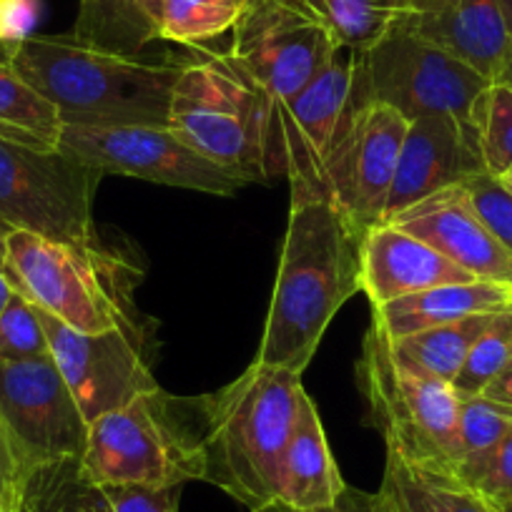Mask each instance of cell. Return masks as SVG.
Returning <instances> with one entry per match:
<instances>
[{"label": "cell", "mask_w": 512, "mask_h": 512, "mask_svg": "<svg viewBox=\"0 0 512 512\" xmlns=\"http://www.w3.org/2000/svg\"><path fill=\"white\" fill-rule=\"evenodd\" d=\"M510 430L512 407L492 402L482 395L460 397V422H457V447L452 467L492 450Z\"/></svg>", "instance_id": "cell-30"}, {"label": "cell", "mask_w": 512, "mask_h": 512, "mask_svg": "<svg viewBox=\"0 0 512 512\" xmlns=\"http://www.w3.org/2000/svg\"><path fill=\"white\" fill-rule=\"evenodd\" d=\"M347 482L339 475V467L329 450L319 410L312 397L304 392L299 407L297 427L292 432L279 472L277 505L292 510H324L334 507Z\"/></svg>", "instance_id": "cell-21"}, {"label": "cell", "mask_w": 512, "mask_h": 512, "mask_svg": "<svg viewBox=\"0 0 512 512\" xmlns=\"http://www.w3.org/2000/svg\"><path fill=\"white\" fill-rule=\"evenodd\" d=\"M462 189L482 224L512 254V186L502 176L480 171L462 181Z\"/></svg>", "instance_id": "cell-33"}, {"label": "cell", "mask_w": 512, "mask_h": 512, "mask_svg": "<svg viewBox=\"0 0 512 512\" xmlns=\"http://www.w3.org/2000/svg\"><path fill=\"white\" fill-rule=\"evenodd\" d=\"M512 362V309L492 317L485 332L477 337L467 354L465 364L452 379V387L460 397H477L487 390V384L500 377Z\"/></svg>", "instance_id": "cell-29"}, {"label": "cell", "mask_w": 512, "mask_h": 512, "mask_svg": "<svg viewBox=\"0 0 512 512\" xmlns=\"http://www.w3.org/2000/svg\"><path fill=\"white\" fill-rule=\"evenodd\" d=\"M63 121L11 63H0V141L38 151H56Z\"/></svg>", "instance_id": "cell-24"}, {"label": "cell", "mask_w": 512, "mask_h": 512, "mask_svg": "<svg viewBox=\"0 0 512 512\" xmlns=\"http://www.w3.org/2000/svg\"><path fill=\"white\" fill-rule=\"evenodd\" d=\"M507 309H512L510 284L475 279V282L440 284L425 292L392 299L382 307H372V324H377L387 339H400L442 324L480 317V314H500Z\"/></svg>", "instance_id": "cell-20"}, {"label": "cell", "mask_w": 512, "mask_h": 512, "mask_svg": "<svg viewBox=\"0 0 512 512\" xmlns=\"http://www.w3.org/2000/svg\"><path fill=\"white\" fill-rule=\"evenodd\" d=\"M362 236L334 201L292 199L256 364L294 374L309 367L332 319L359 292Z\"/></svg>", "instance_id": "cell-1"}, {"label": "cell", "mask_w": 512, "mask_h": 512, "mask_svg": "<svg viewBox=\"0 0 512 512\" xmlns=\"http://www.w3.org/2000/svg\"><path fill=\"white\" fill-rule=\"evenodd\" d=\"M11 66L56 106L63 123L169 128L184 63H146L81 46L71 36L28 33Z\"/></svg>", "instance_id": "cell-3"}, {"label": "cell", "mask_w": 512, "mask_h": 512, "mask_svg": "<svg viewBox=\"0 0 512 512\" xmlns=\"http://www.w3.org/2000/svg\"><path fill=\"white\" fill-rule=\"evenodd\" d=\"M231 33L226 58L267 98L269 111L304 91L339 51L327 28L287 0H256Z\"/></svg>", "instance_id": "cell-11"}, {"label": "cell", "mask_w": 512, "mask_h": 512, "mask_svg": "<svg viewBox=\"0 0 512 512\" xmlns=\"http://www.w3.org/2000/svg\"><path fill=\"white\" fill-rule=\"evenodd\" d=\"M13 289L43 312L86 334L136 327L131 289L139 272L93 244H66L31 231H8Z\"/></svg>", "instance_id": "cell-4"}, {"label": "cell", "mask_w": 512, "mask_h": 512, "mask_svg": "<svg viewBox=\"0 0 512 512\" xmlns=\"http://www.w3.org/2000/svg\"><path fill=\"white\" fill-rule=\"evenodd\" d=\"M151 0H78L71 38L113 56L136 58L156 41Z\"/></svg>", "instance_id": "cell-23"}, {"label": "cell", "mask_w": 512, "mask_h": 512, "mask_svg": "<svg viewBox=\"0 0 512 512\" xmlns=\"http://www.w3.org/2000/svg\"><path fill=\"white\" fill-rule=\"evenodd\" d=\"M239 3H241V6H251V3H256V0H239Z\"/></svg>", "instance_id": "cell-44"}, {"label": "cell", "mask_w": 512, "mask_h": 512, "mask_svg": "<svg viewBox=\"0 0 512 512\" xmlns=\"http://www.w3.org/2000/svg\"><path fill=\"white\" fill-rule=\"evenodd\" d=\"M377 492L390 512H502L447 472L422 470L392 455Z\"/></svg>", "instance_id": "cell-22"}, {"label": "cell", "mask_w": 512, "mask_h": 512, "mask_svg": "<svg viewBox=\"0 0 512 512\" xmlns=\"http://www.w3.org/2000/svg\"><path fill=\"white\" fill-rule=\"evenodd\" d=\"M492 317L495 314H480V317H467L460 322L390 339L392 357L412 372L452 382L465 364L472 344L485 332Z\"/></svg>", "instance_id": "cell-25"}, {"label": "cell", "mask_w": 512, "mask_h": 512, "mask_svg": "<svg viewBox=\"0 0 512 512\" xmlns=\"http://www.w3.org/2000/svg\"><path fill=\"white\" fill-rule=\"evenodd\" d=\"M497 3H500L502 18H505V26H507V31H510V38H512V0H497Z\"/></svg>", "instance_id": "cell-40"}, {"label": "cell", "mask_w": 512, "mask_h": 512, "mask_svg": "<svg viewBox=\"0 0 512 512\" xmlns=\"http://www.w3.org/2000/svg\"><path fill=\"white\" fill-rule=\"evenodd\" d=\"M482 397H487V400L492 402H500V405L512 407V362L507 364V369L500 374V377H495L490 384H487V390L482 392Z\"/></svg>", "instance_id": "cell-38"}, {"label": "cell", "mask_w": 512, "mask_h": 512, "mask_svg": "<svg viewBox=\"0 0 512 512\" xmlns=\"http://www.w3.org/2000/svg\"><path fill=\"white\" fill-rule=\"evenodd\" d=\"M447 475L500 510L512 507V430L492 450L462 460Z\"/></svg>", "instance_id": "cell-31"}, {"label": "cell", "mask_w": 512, "mask_h": 512, "mask_svg": "<svg viewBox=\"0 0 512 512\" xmlns=\"http://www.w3.org/2000/svg\"><path fill=\"white\" fill-rule=\"evenodd\" d=\"M400 26L450 53L490 83L497 81L512 51L497 0H432L425 11L402 18Z\"/></svg>", "instance_id": "cell-19"}, {"label": "cell", "mask_w": 512, "mask_h": 512, "mask_svg": "<svg viewBox=\"0 0 512 512\" xmlns=\"http://www.w3.org/2000/svg\"><path fill=\"white\" fill-rule=\"evenodd\" d=\"M41 357H51V349L38 307L21 292H13L0 312V359L23 362Z\"/></svg>", "instance_id": "cell-32"}, {"label": "cell", "mask_w": 512, "mask_h": 512, "mask_svg": "<svg viewBox=\"0 0 512 512\" xmlns=\"http://www.w3.org/2000/svg\"><path fill=\"white\" fill-rule=\"evenodd\" d=\"M201 58L184 63L171 96L169 128L241 181H267L264 141L269 103L226 53L196 48Z\"/></svg>", "instance_id": "cell-6"}, {"label": "cell", "mask_w": 512, "mask_h": 512, "mask_svg": "<svg viewBox=\"0 0 512 512\" xmlns=\"http://www.w3.org/2000/svg\"><path fill=\"white\" fill-rule=\"evenodd\" d=\"M357 379L387 455L422 470H452L460 422V395L452 382L402 367L377 324L364 334Z\"/></svg>", "instance_id": "cell-7"}, {"label": "cell", "mask_w": 512, "mask_h": 512, "mask_svg": "<svg viewBox=\"0 0 512 512\" xmlns=\"http://www.w3.org/2000/svg\"><path fill=\"white\" fill-rule=\"evenodd\" d=\"M457 282H475V277L400 226L379 221L364 231L359 292L372 307Z\"/></svg>", "instance_id": "cell-18"}, {"label": "cell", "mask_w": 512, "mask_h": 512, "mask_svg": "<svg viewBox=\"0 0 512 512\" xmlns=\"http://www.w3.org/2000/svg\"><path fill=\"white\" fill-rule=\"evenodd\" d=\"M495 83H505L507 88H512V51H510V56H507L505 66H502V73L497 76Z\"/></svg>", "instance_id": "cell-39"}, {"label": "cell", "mask_w": 512, "mask_h": 512, "mask_svg": "<svg viewBox=\"0 0 512 512\" xmlns=\"http://www.w3.org/2000/svg\"><path fill=\"white\" fill-rule=\"evenodd\" d=\"M38 314L53 362L88 425L108 412L121 410L146 392L159 390L141 349L139 327L86 334L43 309H38Z\"/></svg>", "instance_id": "cell-14"}, {"label": "cell", "mask_w": 512, "mask_h": 512, "mask_svg": "<svg viewBox=\"0 0 512 512\" xmlns=\"http://www.w3.org/2000/svg\"><path fill=\"white\" fill-rule=\"evenodd\" d=\"M0 512H18L16 507H6V505H0Z\"/></svg>", "instance_id": "cell-43"}, {"label": "cell", "mask_w": 512, "mask_h": 512, "mask_svg": "<svg viewBox=\"0 0 512 512\" xmlns=\"http://www.w3.org/2000/svg\"><path fill=\"white\" fill-rule=\"evenodd\" d=\"M304 392L302 374L251 362L216 395L199 397L204 482L251 512L277 505L279 472Z\"/></svg>", "instance_id": "cell-2"}, {"label": "cell", "mask_w": 512, "mask_h": 512, "mask_svg": "<svg viewBox=\"0 0 512 512\" xmlns=\"http://www.w3.org/2000/svg\"><path fill=\"white\" fill-rule=\"evenodd\" d=\"M490 81L450 53L397 23L379 43L357 53L354 91L362 103H384L407 116H455L472 126V111Z\"/></svg>", "instance_id": "cell-9"}, {"label": "cell", "mask_w": 512, "mask_h": 512, "mask_svg": "<svg viewBox=\"0 0 512 512\" xmlns=\"http://www.w3.org/2000/svg\"><path fill=\"white\" fill-rule=\"evenodd\" d=\"M13 51H16V48H8V46H3V43H0V63H11Z\"/></svg>", "instance_id": "cell-41"}, {"label": "cell", "mask_w": 512, "mask_h": 512, "mask_svg": "<svg viewBox=\"0 0 512 512\" xmlns=\"http://www.w3.org/2000/svg\"><path fill=\"white\" fill-rule=\"evenodd\" d=\"M0 425L6 430L21 475L31 467L83 455V420L53 357L0 359Z\"/></svg>", "instance_id": "cell-13"}, {"label": "cell", "mask_w": 512, "mask_h": 512, "mask_svg": "<svg viewBox=\"0 0 512 512\" xmlns=\"http://www.w3.org/2000/svg\"><path fill=\"white\" fill-rule=\"evenodd\" d=\"M412 3H415V11H412V13H417V11H425V8L430 6L432 0H412ZM407 16H410V13H407Z\"/></svg>", "instance_id": "cell-42"}, {"label": "cell", "mask_w": 512, "mask_h": 512, "mask_svg": "<svg viewBox=\"0 0 512 512\" xmlns=\"http://www.w3.org/2000/svg\"><path fill=\"white\" fill-rule=\"evenodd\" d=\"M58 151L101 174L131 176L174 189L234 196L246 181L186 146L161 126H76L63 123Z\"/></svg>", "instance_id": "cell-12"}, {"label": "cell", "mask_w": 512, "mask_h": 512, "mask_svg": "<svg viewBox=\"0 0 512 512\" xmlns=\"http://www.w3.org/2000/svg\"><path fill=\"white\" fill-rule=\"evenodd\" d=\"M485 171L505 176L512 171V88L490 83L472 111Z\"/></svg>", "instance_id": "cell-28"}, {"label": "cell", "mask_w": 512, "mask_h": 512, "mask_svg": "<svg viewBox=\"0 0 512 512\" xmlns=\"http://www.w3.org/2000/svg\"><path fill=\"white\" fill-rule=\"evenodd\" d=\"M485 171L475 126L455 116H420L407 126L384 219Z\"/></svg>", "instance_id": "cell-16"}, {"label": "cell", "mask_w": 512, "mask_h": 512, "mask_svg": "<svg viewBox=\"0 0 512 512\" xmlns=\"http://www.w3.org/2000/svg\"><path fill=\"white\" fill-rule=\"evenodd\" d=\"M18 512H113L103 487L86 480L81 457L31 467L21 475Z\"/></svg>", "instance_id": "cell-26"}, {"label": "cell", "mask_w": 512, "mask_h": 512, "mask_svg": "<svg viewBox=\"0 0 512 512\" xmlns=\"http://www.w3.org/2000/svg\"><path fill=\"white\" fill-rule=\"evenodd\" d=\"M13 282L8 277V229L0 224V312L8 304V299L13 297Z\"/></svg>", "instance_id": "cell-37"}, {"label": "cell", "mask_w": 512, "mask_h": 512, "mask_svg": "<svg viewBox=\"0 0 512 512\" xmlns=\"http://www.w3.org/2000/svg\"><path fill=\"white\" fill-rule=\"evenodd\" d=\"M502 179H505V181H507V184H510V186H512V171H510V174H505V176H502Z\"/></svg>", "instance_id": "cell-45"}, {"label": "cell", "mask_w": 512, "mask_h": 512, "mask_svg": "<svg viewBox=\"0 0 512 512\" xmlns=\"http://www.w3.org/2000/svg\"><path fill=\"white\" fill-rule=\"evenodd\" d=\"M262 512H390V510H387V505H384L379 492H374L372 495V492L354 490V487L347 485V490L342 492V497H339L334 507H324V510H292V507L272 505Z\"/></svg>", "instance_id": "cell-35"}, {"label": "cell", "mask_w": 512, "mask_h": 512, "mask_svg": "<svg viewBox=\"0 0 512 512\" xmlns=\"http://www.w3.org/2000/svg\"><path fill=\"white\" fill-rule=\"evenodd\" d=\"M18 487H21V467L13 455L6 430L0 425V505L16 507Z\"/></svg>", "instance_id": "cell-36"}, {"label": "cell", "mask_w": 512, "mask_h": 512, "mask_svg": "<svg viewBox=\"0 0 512 512\" xmlns=\"http://www.w3.org/2000/svg\"><path fill=\"white\" fill-rule=\"evenodd\" d=\"M357 93V91H354ZM410 118L384 103L357 98L327 169V199L359 229L384 219Z\"/></svg>", "instance_id": "cell-15"}, {"label": "cell", "mask_w": 512, "mask_h": 512, "mask_svg": "<svg viewBox=\"0 0 512 512\" xmlns=\"http://www.w3.org/2000/svg\"><path fill=\"white\" fill-rule=\"evenodd\" d=\"M156 41L204 48L206 41L234 31L244 6L239 0H151Z\"/></svg>", "instance_id": "cell-27"}, {"label": "cell", "mask_w": 512, "mask_h": 512, "mask_svg": "<svg viewBox=\"0 0 512 512\" xmlns=\"http://www.w3.org/2000/svg\"><path fill=\"white\" fill-rule=\"evenodd\" d=\"M387 224L422 239L475 279L512 287V254L482 224L462 184L427 196Z\"/></svg>", "instance_id": "cell-17"}, {"label": "cell", "mask_w": 512, "mask_h": 512, "mask_svg": "<svg viewBox=\"0 0 512 512\" xmlns=\"http://www.w3.org/2000/svg\"><path fill=\"white\" fill-rule=\"evenodd\" d=\"M357 53L339 46L332 63L304 91L269 111L264 171L267 179H287L292 199H327L329 161L357 103Z\"/></svg>", "instance_id": "cell-8"}, {"label": "cell", "mask_w": 512, "mask_h": 512, "mask_svg": "<svg viewBox=\"0 0 512 512\" xmlns=\"http://www.w3.org/2000/svg\"><path fill=\"white\" fill-rule=\"evenodd\" d=\"M103 492L113 512H179L181 487L113 485Z\"/></svg>", "instance_id": "cell-34"}, {"label": "cell", "mask_w": 512, "mask_h": 512, "mask_svg": "<svg viewBox=\"0 0 512 512\" xmlns=\"http://www.w3.org/2000/svg\"><path fill=\"white\" fill-rule=\"evenodd\" d=\"M502 512H512V507H505V510H502Z\"/></svg>", "instance_id": "cell-46"}, {"label": "cell", "mask_w": 512, "mask_h": 512, "mask_svg": "<svg viewBox=\"0 0 512 512\" xmlns=\"http://www.w3.org/2000/svg\"><path fill=\"white\" fill-rule=\"evenodd\" d=\"M164 390L146 392L88 425L81 470L98 487H184L204 480L199 420Z\"/></svg>", "instance_id": "cell-5"}, {"label": "cell", "mask_w": 512, "mask_h": 512, "mask_svg": "<svg viewBox=\"0 0 512 512\" xmlns=\"http://www.w3.org/2000/svg\"><path fill=\"white\" fill-rule=\"evenodd\" d=\"M101 171L63 151L0 141V224L66 244H93Z\"/></svg>", "instance_id": "cell-10"}]
</instances>
